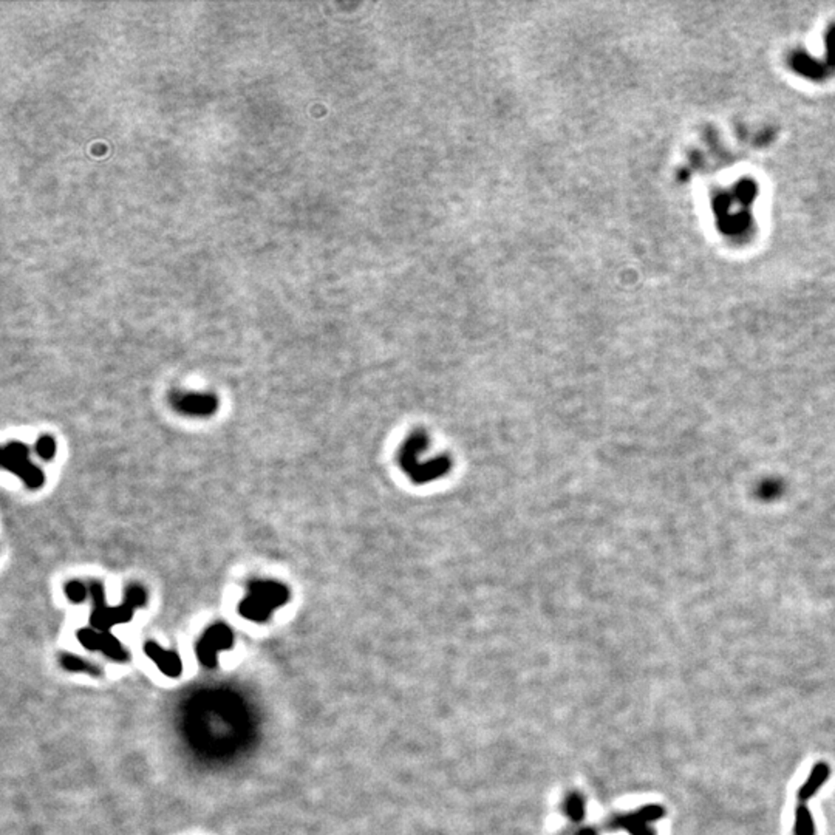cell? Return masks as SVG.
<instances>
[{
    "label": "cell",
    "mask_w": 835,
    "mask_h": 835,
    "mask_svg": "<svg viewBox=\"0 0 835 835\" xmlns=\"http://www.w3.org/2000/svg\"><path fill=\"white\" fill-rule=\"evenodd\" d=\"M144 653L147 657L152 659L156 667L160 668V672L166 674L167 678H178L181 674L183 662L175 651L164 650L156 642L150 640L144 644Z\"/></svg>",
    "instance_id": "cell-8"
},
{
    "label": "cell",
    "mask_w": 835,
    "mask_h": 835,
    "mask_svg": "<svg viewBox=\"0 0 835 835\" xmlns=\"http://www.w3.org/2000/svg\"><path fill=\"white\" fill-rule=\"evenodd\" d=\"M59 661H61V665L65 668V670H69V672L86 673V674H90V676H101L103 674L101 667L91 664V662L86 661V659L78 657V656L61 655Z\"/></svg>",
    "instance_id": "cell-10"
},
{
    "label": "cell",
    "mask_w": 835,
    "mask_h": 835,
    "mask_svg": "<svg viewBox=\"0 0 835 835\" xmlns=\"http://www.w3.org/2000/svg\"><path fill=\"white\" fill-rule=\"evenodd\" d=\"M172 404L178 412L189 416H207L217 410V399L212 395H177Z\"/></svg>",
    "instance_id": "cell-7"
},
{
    "label": "cell",
    "mask_w": 835,
    "mask_h": 835,
    "mask_svg": "<svg viewBox=\"0 0 835 835\" xmlns=\"http://www.w3.org/2000/svg\"><path fill=\"white\" fill-rule=\"evenodd\" d=\"M795 835H815V826L812 820V814L807 806L803 803H798L795 812V828H793Z\"/></svg>",
    "instance_id": "cell-11"
},
{
    "label": "cell",
    "mask_w": 835,
    "mask_h": 835,
    "mask_svg": "<svg viewBox=\"0 0 835 835\" xmlns=\"http://www.w3.org/2000/svg\"><path fill=\"white\" fill-rule=\"evenodd\" d=\"M664 809L657 805H651L647 807H642L636 812H630L625 815H616L609 826L613 829H623L631 835H655L651 829L650 823H653L659 818H662Z\"/></svg>",
    "instance_id": "cell-5"
},
{
    "label": "cell",
    "mask_w": 835,
    "mask_h": 835,
    "mask_svg": "<svg viewBox=\"0 0 835 835\" xmlns=\"http://www.w3.org/2000/svg\"><path fill=\"white\" fill-rule=\"evenodd\" d=\"M289 599L287 587L271 580H254L249 583L248 596L240 604L238 611L248 621L265 622L275 608L287 604Z\"/></svg>",
    "instance_id": "cell-1"
},
{
    "label": "cell",
    "mask_w": 835,
    "mask_h": 835,
    "mask_svg": "<svg viewBox=\"0 0 835 835\" xmlns=\"http://www.w3.org/2000/svg\"><path fill=\"white\" fill-rule=\"evenodd\" d=\"M36 454L42 458L48 461V459H52L56 454V442L53 438L50 437H42L39 438V441L36 442Z\"/></svg>",
    "instance_id": "cell-15"
},
{
    "label": "cell",
    "mask_w": 835,
    "mask_h": 835,
    "mask_svg": "<svg viewBox=\"0 0 835 835\" xmlns=\"http://www.w3.org/2000/svg\"><path fill=\"white\" fill-rule=\"evenodd\" d=\"M78 639L87 650L101 651V653H104L108 659H112V661H116V662L129 661L127 650L121 645V642L116 639L112 633H108V631L103 633V631H98V630L82 628L78 633Z\"/></svg>",
    "instance_id": "cell-6"
},
{
    "label": "cell",
    "mask_w": 835,
    "mask_h": 835,
    "mask_svg": "<svg viewBox=\"0 0 835 835\" xmlns=\"http://www.w3.org/2000/svg\"><path fill=\"white\" fill-rule=\"evenodd\" d=\"M234 647V633L229 626L223 623H215L203 634L202 639L197 642L195 653L200 664L206 668L217 667V653L221 650H229Z\"/></svg>",
    "instance_id": "cell-4"
},
{
    "label": "cell",
    "mask_w": 835,
    "mask_h": 835,
    "mask_svg": "<svg viewBox=\"0 0 835 835\" xmlns=\"http://www.w3.org/2000/svg\"><path fill=\"white\" fill-rule=\"evenodd\" d=\"M0 463L6 471L18 475L30 489H38L44 484V473L30 461L28 449L22 442H10L2 449Z\"/></svg>",
    "instance_id": "cell-2"
},
{
    "label": "cell",
    "mask_w": 835,
    "mask_h": 835,
    "mask_svg": "<svg viewBox=\"0 0 835 835\" xmlns=\"http://www.w3.org/2000/svg\"><path fill=\"white\" fill-rule=\"evenodd\" d=\"M65 594H67V597H69L71 600V602L81 604L87 597V588H86V584H82L81 582L73 580L70 583H67Z\"/></svg>",
    "instance_id": "cell-14"
},
{
    "label": "cell",
    "mask_w": 835,
    "mask_h": 835,
    "mask_svg": "<svg viewBox=\"0 0 835 835\" xmlns=\"http://www.w3.org/2000/svg\"><path fill=\"white\" fill-rule=\"evenodd\" d=\"M124 604L130 605L133 609L143 606L146 604V591L138 587V584H132V587L125 589Z\"/></svg>",
    "instance_id": "cell-13"
},
{
    "label": "cell",
    "mask_w": 835,
    "mask_h": 835,
    "mask_svg": "<svg viewBox=\"0 0 835 835\" xmlns=\"http://www.w3.org/2000/svg\"><path fill=\"white\" fill-rule=\"evenodd\" d=\"M565 812L572 822H582L584 815V801L577 792H572L565 800Z\"/></svg>",
    "instance_id": "cell-12"
},
{
    "label": "cell",
    "mask_w": 835,
    "mask_h": 835,
    "mask_svg": "<svg viewBox=\"0 0 835 835\" xmlns=\"http://www.w3.org/2000/svg\"><path fill=\"white\" fill-rule=\"evenodd\" d=\"M571 835H597V832H596V829H592V828H583Z\"/></svg>",
    "instance_id": "cell-16"
},
{
    "label": "cell",
    "mask_w": 835,
    "mask_h": 835,
    "mask_svg": "<svg viewBox=\"0 0 835 835\" xmlns=\"http://www.w3.org/2000/svg\"><path fill=\"white\" fill-rule=\"evenodd\" d=\"M829 773H831V769H829L828 764L817 763L814 766L811 775H809L807 781L798 790V803L807 805L809 798H812L817 793V790L823 786L824 781L828 780Z\"/></svg>",
    "instance_id": "cell-9"
},
{
    "label": "cell",
    "mask_w": 835,
    "mask_h": 835,
    "mask_svg": "<svg viewBox=\"0 0 835 835\" xmlns=\"http://www.w3.org/2000/svg\"><path fill=\"white\" fill-rule=\"evenodd\" d=\"M90 594L93 599V613H91V625L95 630L107 633L115 625L130 622L133 617V609L130 605L122 604L120 606H107L104 589L101 583H91L90 584Z\"/></svg>",
    "instance_id": "cell-3"
}]
</instances>
